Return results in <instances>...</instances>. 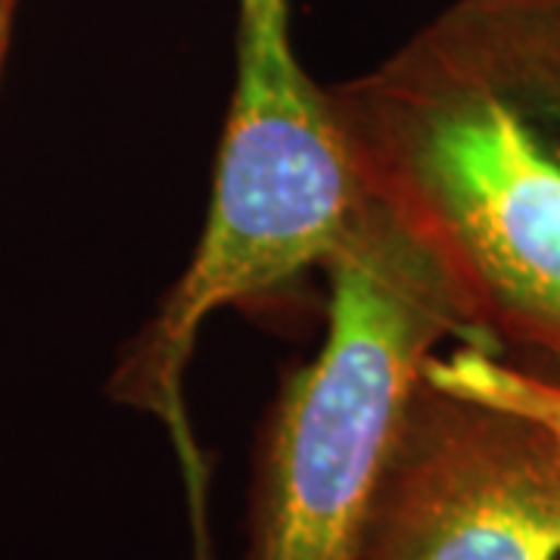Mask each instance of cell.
Returning a JSON list of instances; mask_svg holds the SVG:
<instances>
[{
  "label": "cell",
  "instance_id": "cell-1",
  "mask_svg": "<svg viewBox=\"0 0 560 560\" xmlns=\"http://www.w3.org/2000/svg\"><path fill=\"white\" fill-rule=\"evenodd\" d=\"M327 94L368 194L482 346L560 361V0H455Z\"/></svg>",
  "mask_w": 560,
  "mask_h": 560
},
{
  "label": "cell",
  "instance_id": "cell-7",
  "mask_svg": "<svg viewBox=\"0 0 560 560\" xmlns=\"http://www.w3.org/2000/svg\"><path fill=\"white\" fill-rule=\"evenodd\" d=\"M7 50H10V47H7V44H0V72H3V60H7Z\"/></svg>",
  "mask_w": 560,
  "mask_h": 560
},
{
  "label": "cell",
  "instance_id": "cell-3",
  "mask_svg": "<svg viewBox=\"0 0 560 560\" xmlns=\"http://www.w3.org/2000/svg\"><path fill=\"white\" fill-rule=\"evenodd\" d=\"M237 84L197 253L128 346L109 393L184 436L180 381L202 324L334 256L371 194L330 94L290 40L287 0H237Z\"/></svg>",
  "mask_w": 560,
  "mask_h": 560
},
{
  "label": "cell",
  "instance_id": "cell-5",
  "mask_svg": "<svg viewBox=\"0 0 560 560\" xmlns=\"http://www.w3.org/2000/svg\"><path fill=\"white\" fill-rule=\"evenodd\" d=\"M423 377L440 389L489 401L536 420L560 452V377L533 374L499 359L492 349H482L477 342L430 355Z\"/></svg>",
  "mask_w": 560,
  "mask_h": 560
},
{
  "label": "cell",
  "instance_id": "cell-4",
  "mask_svg": "<svg viewBox=\"0 0 560 560\" xmlns=\"http://www.w3.org/2000/svg\"><path fill=\"white\" fill-rule=\"evenodd\" d=\"M364 560H560V452L536 420L420 381Z\"/></svg>",
  "mask_w": 560,
  "mask_h": 560
},
{
  "label": "cell",
  "instance_id": "cell-2",
  "mask_svg": "<svg viewBox=\"0 0 560 560\" xmlns=\"http://www.w3.org/2000/svg\"><path fill=\"white\" fill-rule=\"evenodd\" d=\"M324 265L327 337L275 405L246 560H364L427 361L448 334L482 346L440 265L374 197Z\"/></svg>",
  "mask_w": 560,
  "mask_h": 560
},
{
  "label": "cell",
  "instance_id": "cell-6",
  "mask_svg": "<svg viewBox=\"0 0 560 560\" xmlns=\"http://www.w3.org/2000/svg\"><path fill=\"white\" fill-rule=\"evenodd\" d=\"M16 3H20V0H0V44H7V47H10V38H13Z\"/></svg>",
  "mask_w": 560,
  "mask_h": 560
}]
</instances>
